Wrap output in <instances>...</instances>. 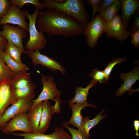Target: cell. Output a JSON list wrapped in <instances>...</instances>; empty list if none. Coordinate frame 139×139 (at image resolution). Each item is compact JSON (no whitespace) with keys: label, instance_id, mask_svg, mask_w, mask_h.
<instances>
[{"label":"cell","instance_id":"cell-1","mask_svg":"<svg viewBox=\"0 0 139 139\" xmlns=\"http://www.w3.org/2000/svg\"><path fill=\"white\" fill-rule=\"evenodd\" d=\"M36 23L39 31L50 36H78L83 34L86 27L68 15L56 10L47 9L39 10Z\"/></svg>","mask_w":139,"mask_h":139},{"label":"cell","instance_id":"cell-2","mask_svg":"<svg viewBox=\"0 0 139 139\" xmlns=\"http://www.w3.org/2000/svg\"><path fill=\"white\" fill-rule=\"evenodd\" d=\"M44 8L56 10L76 20L86 27L90 22L89 15L83 0H41Z\"/></svg>","mask_w":139,"mask_h":139},{"label":"cell","instance_id":"cell-3","mask_svg":"<svg viewBox=\"0 0 139 139\" xmlns=\"http://www.w3.org/2000/svg\"><path fill=\"white\" fill-rule=\"evenodd\" d=\"M40 9L37 7L32 14L25 10L27 18L29 21L28 31L29 39L25 45L27 51H34L44 49L47 44V40L44 33L39 31L36 27L37 16Z\"/></svg>","mask_w":139,"mask_h":139},{"label":"cell","instance_id":"cell-4","mask_svg":"<svg viewBox=\"0 0 139 139\" xmlns=\"http://www.w3.org/2000/svg\"><path fill=\"white\" fill-rule=\"evenodd\" d=\"M41 80L43 85L42 90L37 98L33 100L30 109L44 100H51L55 103L61 102L60 98L62 91L57 88L53 77L51 75L42 76Z\"/></svg>","mask_w":139,"mask_h":139},{"label":"cell","instance_id":"cell-5","mask_svg":"<svg viewBox=\"0 0 139 139\" xmlns=\"http://www.w3.org/2000/svg\"><path fill=\"white\" fill-rule=\"evenodd\" d=\"M106 23L100 14H98L86 27L83 34L91 48H94L97 45L98 39L105 32Z\"/></svg>","mask_w":139,"mask_h":139},{"label":"cell","instance_id":"cell-6","mask_svg":"<svg viewBox=\"0 0 139 139\" xmlns=\"http://www.w3.org/2000/svg\"><path fill=\"white\" fill-rule=\"evenodd\" d=\"M35 98L32 97L20 98L12 104L0 117V130L16 115L29 111Z\"/></svg>","mask_w":139,"mask_h":139},{"label":"cell","instance_id":"cell-7","mask_svg":"<svg viewBox=\"0 0 139 139\" xmlns=\"http://www.w3.org/2000/svg\"><path fill=\"white\" fill-rule=\"evenodd\" d=\"M2 25L3 30L0 31V35L20 49L23 53L27 54V51L24 49L22 42L23 39L27 37V32L18 26H12L9 24Z\"/></svg>","mask_w":139,"mask_h":139},{"label":"cell","instance_id":"cell-8","mask_svg":"<svg viewBox=\"0 0 139 139\" xmlns=\"http://www.w3.org/2000/svg\"><path fill=\"white\" fill-rule=\"evenodd\" d=\"M105 32L108 37H113L119 41L124 40L131 35L129 31L126 29L120 15L118 14L106 22Z\"/></svg>","mask_w":139,"mask_h":139},{"label":"cell","instance_id":"cell-9","mask_svg":"<svg viewBox=\"0 0 139 139\" xmlns=\"http://www.w3.org/2000/svg\"><path fill=\"white\" fill-rule=\"evenodd\" d=\"M27 18L25 10L21 11L16 5L10 4L7 13L0 20V25L9 24L16 25L27 32L28 31L29 23L26 21Z\"/></svg>","mask_w":139,"mask_h":139},{"label":"cell","instance_id":"cell-10","mask_svg":"<svg viewBox=\"0 0 139 139\" xmlns=\"http://www.w3.org/2000/svg\"><path fill=\"white\" fill-rule=\"evenodd\" d=\"M14 89L12 80L6 79L0 81V117L7 107L17 100Z\"/></svg>","mask_w":139,"mask_h":139},{"label":"cell","instance_id":"cell-11","mask_svg":"<svg viewBox=\"0 0 139 139\" xmlns=\"http://www.w3.org/2000/svg\"><path fill=\"white\" fill-rule=\"evenodd\" d=\"M27 54L31 58L34 66L41 65L48 68L52 72L58 70L63 74L65 73L64 67L60 63L47 56L41 54L39 50L27 51Z\"/></svg>","mask_w":139,"mask_h":139},{"label":"cell","instance_id":"cell-12","mask_svg":"<svg viewBox=\"0 0 139 139\" xmlns=\"http://www.w3.org/2000/svg\"><path fill=\"white\" fill-rule=\"evenodd\" d=\"M0 130L6 133L17 131L26 133H33L27 114L25 112L15 116Z\"/></svg>","mask_w":139,"mask_h":139},{"label":"cell","instance_id":"cell-13","mask_svg":"<svg viewBox=\"0 0 139 139\" xmlns=\"http://www.w3.org/2000/svg\"><path fill=\"white\" fill-rule=\"evenodd\" d=\"M61 104L55 103L51 105L48 100L43 101V107L40 122L37 133H44L49 126L53 115L61 111Z\"/></svg>","mask_w":139,"mask_h":139},{"label":"cell","instance_id":"cell-14","mask_svg":"<svg viewBox=\"0 0 139 139\" xmlns=\"http://www.w3.org/2000/svg\"><path fill=\"white\" fill-rule=\"evenodd\" d=\"M120 77L124 81L123 84H121V87L116 93L117 97H120L125 92L129 91V94L138 91V89H132L133 85L139 79V69L138 67H135L131 71L127 73H123L120 75Z\"/></svg>","mask_w":139,"mask_h":139},{"label":"cell","instance_id":"cell-15","mask_svg":"<svg viewBox=\"0 0 139 139\" xmlns=\"http://www.w3.org/2000/svg\"><path fill=\"white\" fill-rule=\"evenodd\" d=\"M13 135L23 137V139H72L71 136L60 126L56 127L54 132L47 135L39 133H13Z\"/></svg>","mask_w":139,"mask_h":139},{"label":"cell","instance_id":"cell-16","mask_svg":"<svg viewBox=\"0 0 139 139\" xmlns=\"http://www.w3.org/2000/svg\"><path fill=\"white\" fill-rule=\"evenodd\" d=\"M120 15L123 22L126 28L130 25V21L133 15L139 7L138 0H121Z\"/></svg>","mask_w":139,"mask_h":139},{"label":"cell","instance_id":"cell-17","mask_svg":"<svg viewBox=\"0 0 139 139\" xmlns=\"http://www.w3.org/2000/svg\"><path fill=\"white\" fill-rule=\"evenodd\" d=\"M72 112L70 120L67 123L68 125H72L79 128L82 121L83 116L81 114V110L84 108L88 107L96 108V106L93 104L86 103L83 104L71 103L68 104Z\"/></svg>","mask_w":139,"mask_h":139},{"label":"cell","instance_id":"cell-18","mask_svg":"<svg viewBox=\"0 0 139 139\" xmlns=\"http://www.w3.org/2000/svg\"><path fill=\"white\" fill-rule=\"evenodd\" d=\"M105 111L104 109H102L99 114L91 120L90 119L89 116L83 117L82 123L78 129L87 139H89L90 137L89 133L90 130L96 125L99 124L102 120L106 117V114L102 116L101 115Z\"/></svg>","mask_w":139,"mask_h":139},{"label":"cell","instance_id":"cell-19","mask_svg":"<svg viewBox=\"0 0 139 139\" xmlns=\"http://www.w3.org/2000/svg\"><path fill=\"white\" fill-rule=\"evenodd\" d=\"M43 107V101L34 107L27 114L33 133L38 132Z\"/></svg>","mask_w":139,"mask_h":139},{"label":"cell","instance_id":"cell-20","mask_svg":"<svg viewBox=\"0 0 139 139\" xmlns=\"http://www.w3.org/2000/svg\"><path fill=\"white\" fill-rule=\"evenodd\" d=\"M97 82L93 80L90 81L89 84L85 88L78 86L75 89V93L74 96L69 100L68 104L77 103L83 104L87 102V98L89 94L90 89L95 85Z\"/></svg>","mask_w":139,"mask_h":139},{"label":"cell","instance_id":"cell-21","mask_svg":"<svg viewBox=\"0 0 139 139\" xmlns=\"http://www.w3.org/2000/svg\"><path fill=\"white\" fill-rule=\"evenodd\" d=\"M1 53L4 61L10 70L14 73L22 72H27L29 67L24 63L20 64L15 61L3 50Z\"/></svg>","mask_w":139,"mask_h":139},{"label":"cell","instance_id":"cell-22","mask_svg":"<svg viewBox=\"0 0 139 139\" xmlns=\"http://www.w3.org/2000/svg\"><path fill=\"white\" fill-rule=\"evenodd\" d=\"M12 81L15 89L25 86L32 82L30 74L27 72L14 73Z\"/></svg>","mask_w":139,"mask_h":139},{"label":"cell","instance_id":"cell-23","mask_svg":"<svg viewBox=\"0 0 139 139\" xmlns=\"http://www.w3.org/2000/svg\"><path fill=\"white\" fill-rule=\"evenodd\" d=\"M3 51L13 59L22 64L21 56L23 53L22 50L12 44L10 41L7 40Z\"/></svg>","mask_w":139,"mask_h":139},{"label":"cell","instance_id":"cell-24","mask_svg":"<svg viewBox=\"0 0 139 139\" xmlns=\"http://www.w3.org/2000/svg\"><path fill=\"white\" fill-rule=\"evenodd\" d=\"M36 87V85L32 82L25 86L15 89V96L17 99L25 97H35Z\"/></svg>","mask_w":139,"mask_h":139},{"label":"cell","instance_id":"cell-25","mask_svg":"<svg viewBox=\"0 0 139 139\" xmlns=\"http://www.w3.org/2000/svg\"><path fill=\"white\" fill-rule=\"evenodd\" d=\"M120 2L119 0L113 3L99 14L107 22L118 14L120 8Z\"/></svg>","mask_w":139,"mask_h":139},{"label":"cell","instance_id":"cell-26","mask_svg":"<svg viewBox=\"0 0 139 139\" xmlns=\"http://www.w3.org/2000/svg\"><path fill=\"white\" fill-rule=\"evenodd\" d=\"M14 73L11 71L4 62L1 50H0V81L5 79L12 80Z\"/></svg>","mask_w":139,"mask_h":139},{"label":"cell","instance_id":"cell-27","mask_svg":"<svg viewBox=\"0 0 139 139\" xmlns=\"http://www.w3.org/2000/svg\"><path fill=\"white\" fill-rule=\"evenodd\" d=\"M10 4H14L20 9L25 4H31L34 5L40 10H44L41 3L38 0H9Z\"/></svg>","mask_w":139,"mask_h":139},{"label":"cell","instance_id":"cell-28","mask_svg":"<svg viewBox=\"0 0 139 139\" xmlns=\"http://www.w3.org/2000/svg\"><path fill=\"white\" fill-rule=\"evenodd\" d=\"M126 60L125 58H114L109 63L103 71L105 74L106 80L107 84L109 83L108 80L111 72L115 66L117 64H120Z\"/></svg>","mask_w":139,"mask_h":139},{"label":"cell","instance_id":"cell-29","mask_svg":"<svg viewBox=\"0 0 139 139\" xmlns=\"http://www.w3.org/2000/svg\"><path fill=\"white\" fill-rule=\"evenodd\" d=\"M89 76L92 80L95 82H98L100 83H103L104 84H107L105 74L103 71H100L98 68L92 70Z\"/></svg>","mask_w":139,"mask_h":139},{"label":"cell","instance_id":"cell-30","mask_svg":"<svg viewBox=\"0 0 139 139\" xmlns=\"http://www.w3.org/2000/svg\"><path fill=\"white\" fill-rule=\"evenodd\" d=\"M63 126L66 128L69 132L71 135L72 139H87L77 129L72 128L68 126L67 123L64 120L63 122Z\"/></svg>","mask_w":139,"mask_h":139},{"label":"cell","instance_id":"cell-31","mask_svg":"<svg viewBox=\"0 0 139 139\" xmlns=\"http://www.w3.org/2000/svg\"><path fill=\"white\" fill-rule=\"evenodd\" d=\"M10 4L8 0H0V20L7 13Z\"/></svg>","mask_w":139,"mask_h":139},{"label":"cell","instance_id":"cell-32","mask_svg":"<svg viewBox=\"0 0 139 139\" xmlns=\"http://www.w3.org/2000/svg\"><path fill=\"white\" fill-rule=\"evenodd\" d=\"M86 1L88 4L92 7L93 12L92 19H93L95 13L99 11L101 0H87Z\"/></svg>","mask_w":139,"mask_h":139},{"label":"cell","instance_id":"cell-33","mask_svg":"<svg viewBox=\"0 0 139 139\" xmlns=\"http://www.w3.org/2000/svg\"><path fill=\"white\" fill-rule=\"evenodd\" d=\"M132 43L136 48L139 47V29L134 30L131 32Z\"/></svg>","mask_w":139,"mask_h":139},{"label":"cell","instance_id":"cell-34","mask_svg":"<svg viewBox=\"0 0 139 139\" xmlns=\"http://www.w3.org/2000/svg\"><path fill=\"white\" fill-rule=\"evenodd\" d=\"M118 0H101L99 12L100 13L113 3Z\"/></svg>","mask_w":139,"mask_h":139},{"label":"cell","instance_id":"cell-35","mask_svg":"<svg viewBox=\"0 0 139 139\" xmlns=\"http://www.w3.org/2000/svg\"><path fill=\"white\" fill-rule=\"evenodd\" d=\"M134 15L135 19L133 23L132 26L130 30H129L131 32L134 30L139 29V17L135 13Z\"/></svg>","mask_w":139,"mask_h":139},{"label":"cell","instance_id":"cell-36","mask_svg":"<svg viewBox=\"0 0 139 139\" xmlns=\"http://www.w3.org/2000/svg\"><path fill=\"white\" fill-rule=\"evenodd\" d=\"M133 125L135 130L136 131L135 135L137 136H139V120H135L134 121Z\"/></svg>","mask_w":139,"mask_h":139},{"label":"cell","instance_id":"cell-37","mask_svg":"<svg viewBox=\"0 0 139 139\" xmlns=\"http://www.w3.org/2000/svg\"><path fill=\"white\" fill-rule=\"evenodd\" d=\"M7 40L0 35V50H3Z\"/></svg>","mask_w":139,"mask_h":139}]
</instances>
